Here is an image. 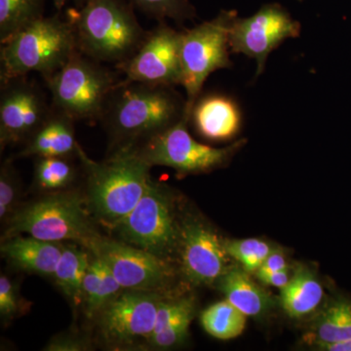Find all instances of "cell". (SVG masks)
Instances as JSON below:
<instances>
[{
	"instance_id": "obj_22",
	"label": "cell",
	"mask_w": 351,
	"mask_h": 351,
	"mask_svg": "<svg viewBox=\"0 0 351 351\" xmlns=\"http://www.w3.org/2000/svg\"><path fill=\"white\" fill-rule=\"evenodd\" d=\"M89 254L90 251L85 247L82 249L64 245L63 254L53 276L62 292L75 307L83 304V279L93 258Z\"/></svg>"
},
{
	"instance_id": "obj_6",
	"label": "cell",
	"mask_w": 351,
	"mask_h": 351,
	"mask_svg": "<svg viewBox=\"0 0 351 351\" xmlns=\"http://www.w3.org/2000/svg\"><path fill=\"white\" fill-rule=\"evenodd\" d=\"M85 200L73 191H58L29 203L9 218L6 239L25 234L47 241H73L86 247L100 237Z\"/></svg>"
},
{
	"instance_id": "obj_35",
	"label": "cell",
	"mask_w": 351,
	"mask_h": 351,
	"mask_svg": "<svg viewBox=\"0 0 351 351\" xmlns=\"http://www.w3.org/2000/svg\"><path fill=\"white\" fill-rule=\"evenodd\" d=\"M314 346L319 350L351 351V339L335 341V343H317V345H314Z\"/></svg>"
},
{
	"instance_id": "obj_23",
	"label": "cell",
	"mask_w": 351,
	"mask_h": 351,
	"mask_svg": "<svg viewBox=\"0 0 351 351\" xmlns=\"http://www.w3.org/2000/svg\"><path fill=\"white\" fill-rule=\"evenodd\" d=\"M313 346L351 339V300L339 298L320 313L311 332Z\"/></svg>"
},
{
	"instance_id": "obj_15",
	"label": "cell",
	"mask_w": 351,
	"mask_h": 351,
	"mask_svg": "<svg viewBox=\"0 0 351 351\" xmlns=\"http://www.w3.org/2000/svg\"><path fill=\"white\" fill-rule=\"evenodd\" d=\"M178 250L182 274L193 285H212L228 269L223 240L199 221L189 219L180 226Z\"/></svg>"
},
{
	"instance_id": "obj_11",
	"label": "cell",
	"mask_w": 351,
	"mask_h": 351,
	"mask_svg": "<svg viewBox=\"0 0 351 351\" xmlns=\"http://www.w3.org/2000/svg\"><path fill=\"white\" fill-rule=\"evenodd\" d=\"M301 34V24L278 3L263 5L248 18L232 21L230 29V52L244 54L257 62L256 76L265 71L267 57L283 41Z\"/></svg>"
},
{
	"instance_id": "obj_36",
	"label": "cell",
	"mask_w": 351,
	"mask_h": 351,
	"mask_svg": "<svg viewBox=\"0 0 351 351\" xmlns=\"http://www.w3.org/2000/svg\"><path fill=\"white\" fill-rule=\"evenodd\" d=\"M52 1L55 7H56L57 10L62 11V9H63L69 1H73V3H75V8H80V7H82L83 4L85 3L86 0H52Z\"/></svg>"
},
{
	"instance_id": "obj_8",
	"label": "cell",
	"mask_w": 351,
	"mask_h": 351,
	"mask_svg": "<svg viewBox=\"0 0 351 351\" xmlns=\"http://www.w3.org/2000/svg\"><path fill=\"white\" fill-rule=\"evenodd\" d=\"M189 123V120L184 117L175 125L128 149L135 152L151 167L165 166L180 175H189L221 167L243 144L237 142L221 149L201 144L191 137Z\"/></svg>"
},
{
	"instance_id": "obj_13",
	"label": "cell",
	"mask_w": 351,
	"mask_h": 351,
	"mask_svg": "<svg viewBox=\"0 0 351 351\" xmlns=\"http://www.w3.org/2000/svg\"><path fill=\"white\" fill-rule=\"evenodd\" d=\"M85 248L108 265L123 289L159 293L172 278L167 260L126 242L100 235Z\"/></svg>"
},
{
	"instance_id": "obj_30",
	"label": "cell",
	"mask_w": 351,
	"mask_h": 351,
	"mask_svg": "<svg viewBox=\"0 0 351 351\" xmlns=\"http://www.w3.org/2000/svg\"><path fill=\"white\" fill-rule=\"evenodd\" d=\"M19 193V180L12 161H5L0 170V219L11 216Z\"/></svg>"
},
{
	"instance_id": "obj_14",
	"label": "cell",
	"mask_w": 351,
	"mask_h": 351,
	"mask_svg": "<svg viewBox=\"0 0 351 351\" xmlns=\"http://www.w3.org/2000/svg\"><path fill=\"white\" fill-rule=\"evenodd\" d=\"M162 301L156 292L123 289L98 313L101 336L119 345L147 339L154 332Z\"/></svg>"
},
{
	"instance_id": "obj_10",
	"label": "cell",
	"mask_w": 351,
	"mask_h": 351,
	"mask_svg": "<svg viewBox=\"0 0 351 351\" xmlns=\"http://www.w3.org/2000/svg\"><path fill=\"white\" fill-rule=\"evenodd\" d=\"M182 32L166 22L158 23L147 32L133 56L115 64V69L123 75L121 82L171 87L182 85Z\"/></svg>"
},
{
	"instance_id": "obj_3",
	"label": "cell",
	"mask_w": 351,
	"mask_h": 351,
	"mask_svg": "<svg viewBox=\"0 0 351 351\" xmlns=\"http://www.w3.org/2000/svg\"><path fill=\"white\" fill-rule=\"evenodd\" d=\"M129 0H86L80 8L69 9L78 50L114 66L133 56L149 32Z\"/></svg>"
},
{
	"instance_id": "obj_9",
	"label": "cell",
	"mask_w": 351,
	"mask_h": 351,
	"mask_svg": "<svg viewBox=\"0 0 351 351\" xmlns=\"http://www.w3.org/2000/svg\"><path fill=\"white\" fill-rule=\"evenodd\" d=\"M117 230L122 241L167 260L178 248L180 237L167 189L152 181L147 193Z\"/></svg>"
},
{
	"instance_id": "obj_27",
	"label": "cell",
	"mask_w": 351,
	"mask_h": 351,
	"mask_svg": "<svg viewBox=\"0 0 351 351\" xmlns=\"http://www.w3.org/2000/svg\"><path fill=\"white\" fill-rule=\"evenodd\" d=\"M134 7L147 14L149 17L166 22L174 21L182 25L186 21L195 19L196 10L189 0H129Z\"/></svg>"
},
{
	"instance_id": "obj_12",
	"label": "cell",
	"mask_w": 351,
	"mask_h": 351,
	"mask_svg": "<svg viewBox=\"0 0 351 351\" xmlns=\"http://www.w3.org/2000/svg\"><path fill=\"white\" fill-rule=\"evenodd\" d=\"M0 147L25 144L45 121L52 101L27 76L0 80Z\"/></svg>"
},
{
	"instance_id": "obj_29",
	"label": "cell",
	"mask_w": 351,
	"mask_h": 351,
	"mask_svg": "<svg viewBox=\"0 0 351 351\" xmlns=\"http://www.w3.org/2000/svg\"><path fill=\"white\" fill-rule=\"evenodd\" d=\"M195 306L191 307L171 321L160 332H154L145 341L157 350H167L179 345L189 334V325L195 316Z\"/></svg>"
},
{
	"instance_id": "obj_32",
	"label": "cell",
	"mask_w": 351,
	"mask_h": 351,
	"mask_svg": "<svg viewBox=\"0 0 351 351\" xmlns=\"http://www.w3.org/2000/svg\"><path fill=\"white\" fill-rule=\"evenodd\" d=\"M91 350L87 339L75 335H64L50 339L44 350L47 351H86Z\"/></svg>"
},
{
	"instance_id": "obj_31",
	"label": "cell",
	"mask_w": 351,
	"mask_h": 351,
	"mask_svg": "<svg viewBox=\"0 0 351 351\" xmlns=\"http://www.w3.org/2000/svg\"><path fill=\"white\" fill-rule=\"evenodd\" d=\"M21 311L20 297L15 284L6 276H0V315L2 319L12 320Z\"/></svg>"
},
{
	"instance_id": "obj_2",
	"label": "cell",
	"mask_w": 351,
	"mask_h": 351,
	"mask_svg": "<svg viewBox=\"0 0 351 351\" xmlns=\"http://www.w3.org/2000/svg\"><path fill=\"white\" fill-rule=\"evenodd\" d=\"M77 156L86 178L87 206L104 225L117 228L147 193L151 166L132 149L96 162L80 145Z\"/></svg>"
},
{
	"instance_id": "obj_18",
	"label": "cell",
	"mask_w": 351,
	"mask_h": 351,
	"mask_svg": "<svg viewBox=\"0 0 351 351\" xmlns=\"http://www.w3.org/2000/svg\"><path fill=\"white\" fill-rule=\"evenodd\" d=\"M64 248L62 242L47 241L29 235H15L2 243L1 254L21 269L53 277Z\"/></svg>"
},
{
	"instance_id": "obj_1",
	"label": "cell",
	"mask_w": 351,
	"mask_h": 351,
	"mask_svg": "<svg viewBox=\"0 0 351 351\" xmlns=\"http://www.w3.org/2000/svg\"><path fill=\"white\" fill-rule=\"evenodd\" d=\"M186 99L175 87L120 80L100 121L113 152L133 149L184 119Z\"/></svg>"
},
{
	"instance_id": "obj_4",
	"label": "cell",
	"mask_w": 351,
	"mask_h": 351,
	"mask_svg": "<svg viewBox=\"0 0 351 351\" xmlns=\"http://www.w3.org/2000/svg\"><path fill=\"white\" fill-rule=\"evenodd\" d=\"M77 51L75 29L66 14L44 16L1 43L0 80L31 73H38L44 80Z\"/></svg>"
},
{
	"instance_id": "obj_19",
	"label": "cell",
	"mask_w": 351,
	"mask_h": 351,
	"mask_svg": "<svg viewBox=\"0 0 351 351\" xmlns=\"http://www.w3.org/2000/svg\"><path fill=\"white\" fill-rule=\"evenodd\" d=\"M244 269L232 267L219 279V287L226 300L247 317H260L269 313L274 301L269 292L263 290L249 277Z\"/></svg>"
},
{
	"instance_id": "obj_26",
	"label": "cell",
	"mask_w": 351,
	"mask_h": 351,
	"mask_svg": "<svg viewBox=\"0 0 351 351\" xmlns=\"http://www.w3.org/2000/svg\"><path fill=\"white\" fill-rule=\"evenodd\" d=\"M46 0H0V43L44 17Z\"/></svg>"
},
{
	"instance_id": "obj_25",
	"label": "cell",
	"mask_w": 351,
	"mask_h": 351,
	"mask_svg": "<svg viewBox=\"0 0 351 351\" xmlns=\"http://www.w3.org/2000/svg\"><path fill=\"white\" fill-rule=\"evenodd\" d=\"M247 316L230 302L212 304L201 314V324L212 337L223 341L237 338L246 327Z\"/></svg>"
},
{
	"instance_id": "obj_28",
	"label": "cell",
	"mask_w": 351,
	"mask_h": 351,
	"mask_svg": "<svg viewBox=\"0 0 351 351\" xmlns=\"http://www.w3.org/2000/svg\"><path fill=\"white\" fill-rule=\"evenodd\" d=\"M223 243L228 256L241 263L248 274L257 272L274 250L267 242L258 239L226 240Z\"/></svg>"
},
{
	"instance_id": "obj_33",
	"label": "cell",
	"mask_w": 351,
	"mask_h": 351,
	"mask_svg": "<svg viewBox=\"0 0 351 351\" xmlns=\"http://www.w3.org/2000/svg\"><path fill=\"white\" fill-rule=\"evenodd\" d=\"M286 269H289V265L285 254L278 249H274L258 271L272 272Z\"/></svg>"
},
{
	"instance_id": "obj_5",
	"label": "cell",
	"mask_w": 351,
	"mask_h": 351,
	"mask_svg": "<svg viewBox=\"0 0 351 351\" xmlns=\"http://www.w3.org/2000/svg\"><path fill=\"white\" fill-rule=\"evenodd\" d=\"M119 71L82 54L80 50L52 75L44 78L53 107L75 121H100L121 78Z\"/></svg>"
},
{
	"instance_id": "obj_17",
	"label": "cell",
	"mask_w": 351,
	"mask_h": 351,
	"mask_svg": "<svg viewBox=\"0 0 351 351\" xmlns=\"http://www.w3.org/2000/svg\"><path fill=\"white\" fill-rule=\"evenodd\" d=\"M75 120L53 107L45 121L32 136L17 154L25 157L76 156L78 143L75 138Z\"/></svg>"
},
{
	"instance_id": "obj_21",
	"label": "cell",
	"mask_w": 351,
	"mask_h": 351,
	"mask_svg": "<svg viewBox=\"0 0 351 351\" xmlns=\"http://www.w3.org/2000/svg\"><path fill=\"white\" fill-rule=\"evenodd\" d=\"M91 263L83 279V306L88 317L98 315L101 308L123 290L108 265L92 254Z\"/></svg>"
},
{
	"instance_id": "obj_20",
	"label": "cell",
	"mask_w": 351,
	"mask_h": 351,
	"mask_svg": "<svg viewBox=\"0 0 351 351\" xmlns=\"http://www.w3.org/2000/svg\"><path fill=\"white\" fill-rule=\"evenodd\" d=\"M324 298V289L313 272L299 267L285 287L281 289L280 302L289 317L302 318L313 313Z\"/></svg>"
},
{
	"instance_id": "obj_16",
	"label": "cell",
	"mask_w": 351,
	"mask_h": 351,
	"mask_svg": "<svg viewBox=\"0 0 351 351\" xmlns=\"http://www.w3.org/2000/svg\"><path fill=\"white\" fill-rule=\"evenodd\" d=\"M189 122L201 137L214 142L230 140L241 127L239 105L225 95L199 97L191 110Z\"/></svg>"
},
{
	"instance_id": "obj_24",
	"label": "cell",
	"mask_w": 351,
	"mask_h": 351,
	"mask_svg": "<svg viewBox=\"0 0 351 351\" xmlns=\"http://www.w3.org/2000/svg\"><path fill=\"white\" fill-rule=\"evenodd\" d=\"M73 157H36L34 163V186L50 193L69 188L77 176V167L73 163Z\"/></svg>"
},
{
	"instance_id": "obj_34",
	"label": "cell",
	"mask_w": 351,
	"mask_h": 351,
	"mask_svg": "<svg viewBox=\"0 0 351 351\" xmlns=\"http://www.w3.org/2000/svg\"><path fill=\"white\" fill-rule=\"evenodd\" d=\"M256 274H257L258 278L260 279L261 282L265 284V285L280 289L285 287L291 279L289 269L272 272L258 271Z\"/></svg>"
},
{
	"instance_id": "obj_7",
	"label": "cell",
	"mask_w": 351,
	"mask_h": 351,
	"mask_svg": "<svg viewBox=\"0 0 351 351\" xmlns=\"http://www.w3.org/2000/svg\"><path fill=\"white\" fill-rule=\"evenodd\" d=\"M237 16V11L223 10L213 20L182 32V86L186 89L184 117L189 121L207 78L218 69L232 66L230 29Z\"/></svg>"
}]
</instances>
